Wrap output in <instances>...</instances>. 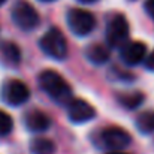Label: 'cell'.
<instances>
[{
	"mask_svg": "<svg viewBox=\"0 0 154 154\" xmlns=\"http://www.w3.org/2000/svg\"><path fill=\"white\" fill-rule=\"evenodd\" d=\"M78 2H81V3H94L97 0H78Z\"/></svg>",
	"mask_w": 154,
	"mask_h": 154,
	"instance_id": "cell-19",
	"label": "cell"
},
{
	"mask_svg": "<svg viewBox=\"0 0 154 154\" xmlns=\"http://www.w3.org/2000/svg\"><path fill=\"white\" fill-rule=\"evenodd\" d=\"M106 42L111 48H121L129 42V23L124 15H114L106 26Z\"/></svg>",
	"mask_w": 154,
	"mask_h": 154,
	"instance_id": "cell-5",
	"label": "cell"
},
{
	"mask_svg": "<svg viewBox=\"0 0 154 154\" xmlns=\"http://www.w3.org/2000/svg\"><path fill=\"white\" fill-rule=\"evenodd\" d=\"M106 154H129V153H124V151H109Z\"/></svg>",
	"mask_w": 154,
	"mask_h": 154,
	"instance_id": "cell-20",
	"label": "cell"
},
{
	"mask_svg": "<svg viewBox=\"0 0 154 154\" xmlns=\"http://www.w3.org/2000/svg\"><path fill=\"white\" fill-rule=\"evenodd\" d=\"M94 108L84 99H72L67 103V117L75 124H82L94 118Z\"/></svg>",
	"mask_w": 154,
	"mask_h": 154,
	"instance_id": "cell-8",
	"label": "cell"
},
{
	"mask_svg": "<svg viewBox=\"0 0 154 154\" xmlns=\"http://www.w3.org/2000/svg\"><path fill=\"white\" fill-rule=\"evenodd\" d=\"M39 85L41 88L60 105H67L72 97V88L66 82V79L55 70H44L39 75Z\"/></svg>",
	"mask_w": 154,
	"mask_h": 154,
	"instance_id": "cell-1",
	"label": "cell"
},
{
	"mask_svg": "<svg viewBox=\"0 0 154 154\" xmlns=\"http://www.w3.org/2000/svg\"><path fill=\"white\" fill-rule=\"evenodd\" d=\"M24 124H26L27 130H30L33 133H42L50 129L51 118L39 109H32L24 115Z\"/></svg>",
	"mask_w": 154,
	"mask_h": 154,
	"instance_id": "cell-10",
	"label": "cell"
},
{
	"mask_svg": "<svg viewBox=\"0 0 154 154\" xmlns=\"http://www.w3.org/2000/svg\"><path fill=\"white\" fill-rule=\"evenodd\" d=\"M41 2H47L48 3V2H54V0H41Z\"/></svg>",
	"mask_w": 154,
	"mask_h": 154,
	"instance_id": "cell-22",
	"label": "cell"
},
{
	"mask_svg": "<svg viewBox=\"0 0 154 154\" xmlns=\"http://www.w3.org/2000/svg\"><path fill=\"white\" fill-rule=\"evenodd\" d=\"M85 57L88 61H91L93 64H105L109 60V50L106 47H103L100 44H93L90 47H87L85 50Z\"/></svg>",
	"mask_w": 154,
	"mask_h": 154,
	"instance_id": "cell-12",
	"label": "cell"
},
{
	"mask_svg": "<svg viewBox=\"0 0 154 154\" xmlns=\"http://www.w3.org/2000/svg\"><path fill=\"white\" fill-rule=\"evenodd\" d=\"M30 151L32 154H54L55 144L48 138H35L30 142Z\"/></svg>",
	"mask_w": 154,
	"mask_h": 154,
	"instance_id": "cell-14",
	"label": "cell"
},
{
	"mask_svg": "<svg viewBox=\"0 0 154 154\" xmlns=\"http://www.w3.org/2000/svg\"><path fill=\"white\" fill-rule=\"evenodd\" d=\"M145 67L148 69V70H151V72H154V50L150 54H148V57L145 58Z\"/></svg>",
	"mask_w": 154,
	"mask_h": 154,
	"instance_id": "cell-18",
	"label": "cell"
},
{
	"mask_svg": "<svg viewBox=\"0 0 154 154\" xmlns=\"http://www.w3.org/2000/svg\"><path fill=\"white\" fill-rule=\"evenodd\" d=\"M5 2H6V0H0V6H2V5H3Z\"/></svg>",
	"mask_w": 154,
	"mask_h": 154,
	"instance_id": "cell-21",
	"label": "cell"
},
{
	"mask_svg": "<svg viewBox=\"0 0 154 154\" xmlns=\"http://www.w3.org/2000/svg\"><path fill=\"white\" fill-rule=\"evenodd\" d=\"M118 100L127 109H136L144 102V94L142 93H127V94H121Z\"/></svg>",
	"mask_w": 154,
	"mask_h": 154,
	"instance_id": "cell-15",
	"label": "cell"
},
{
	"mask_svg": "<svg viewBox=\"0 0 154 154\" xmlns=\"http://www.w3.org/2000/svg\"><path fill=\"white\" fill-rule=\"evenodd\" d=\"M30 97L29 87L20 79H9L2 87V99L11 106H20Z\"/></svg>",
	"mask_w": 154,
	"mask_h": 154,
	"instance_id": "cell-7",
	"label": "cell"
},
{
	"mask_svg": "<svg viewBox=\"0 0 154 154\" xmlns=\"http://www.w3.org/2000/svg\"><path fill=\"white\" fill-rule=\"evenodd\" d=\"M39 47L48 57H51L54 60H64L67 55L66 38L61 33V30L55 27H52L47 33H44V36L39 41Z\"/></svg>",
	"mask_w": 154,
	"mask_h": 154,
	"instance_id": "cell-2",
	"label": "cell"
},
{
	"mask_svg": "<svg viewBox=\"0 0 154 154\" xmlns=\"http://www.w3.org/2000/svg\"><path fill=\"white\" fill-rule=\"evenodd\" d=\"M136 129L144 135L154 133V111H144L138 115Z\"/></svg>",
	"mask_w": 154,
	"mask_h": 154,
	"instance_id": "cell-13",
	"label": "cell"
},
{
	"mask_svg": "<svg viewBox=\"0 0 154 154\" xmlns=\"http://www.w3.org/2000/svg\"><path fill=\"white\" fill-rule=\"evenodd\" d=\"M0 60L8 66H18L21 61V51L14 42L0 44Z\"/></svg>",
	"mask_w": 154,
	"mask_h": 154,
	"instance_id": "cell-11",
	"label": "cell"
},
{
	"mask_svg": "<svg viewBox=\"0 0 154 154\" xmlns=\"http://www.w3.org/2000/svg\"><path fill=\"white\" fill-rule=\"evenodd\" d=\"M144 9H145V12L148 14V17L154 21V0H145Z\"/></svg>",
	"mask_w": 154,
	"mask_h": 154,
	"instance_id": "cell-17",
	"label": "cell"
},
{
	"mask_svg": "<svg viewBox=\"0 0 154 154\" xmlns=\"http://www.w3.org/2000/svg\"><path fill=\"white\" fill-rule=\"evenodd\" d=\"M66 21L70 32L76 36H87L96 29V17L84 9H70Z\"/></svg>",
	"mask_w": 154,
	"mask_h": 154,
	"instance_id": "cell-4",
	"label": "cell"
},
{
	"mask_svg": "<svg viewBox=\"0 0 154 154\" xmlns=\"http://www.w3.org/2000/svg\"><path fill=\"white\" fill-rule=\"evenodd\" d=\"M12 129H14L12 117L8 112H5V111L0 109V138L2 136H8L12 132Z\"/></svg>",
	"mask_w": 154,
	"mask_h": 154,
	"instance_id": "cell-16",
	"label": "cell"
},
{
	"mask_svg": "<svg viewBox=\"0 0 154 154\" xmlns=\"http://www.w3.org/2000/svg\"><path fill=\"white\" fill-rule=\"evenodd\" d=\"M12 21L15 26L24 32L35 30L39 26V14L38 11L26 0H20L12 8Z\"/></svg>",
	"mask_w": 154,
	"mask_h": 154,
	"instance_id": "cell-3",
	"label": "cell"
},
{
	"mask_svg": "<svg viewBox=\"0 0 154 154\" xmlns=\"http://www.w3.org/2000/svg\"><path fill=\"white\" fill-rule=\"evenodd\" d=\"M99 141L102 147L111 151H121L132 142V136L127 130L118 126H111V127L103 129L99 133Z\"/></svg>",
	"mask_w": 154,
	"mask_h": 154,
	"instance_id": "cell-6",
	"label": "cell"
},
{
	"mask_svg": "<svg viewBox=\"0 0 154 154\" xmlns=\"http://www.w3.org/2000/svg\"><path fill=\"white\" fill-rule=\"evenodd\" d=\"M147 55V45L139 41L133 42H126L121 50H120V57L127 66H136L145 60Z\"/></svg>",
	"mask_w": 154,
	"mask_h": 154,
	"instance_id": "cell-9",
	"label": "cell"
}]
</instances>
